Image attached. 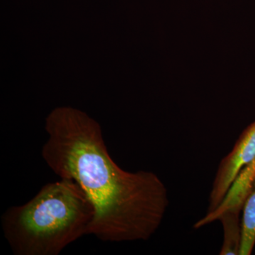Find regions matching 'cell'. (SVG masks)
Wrapping results in <instances>:
<instances>
[{"label": "cell", "mask_w": 255, "mask_h": 255, "mask_svg": "<svg viewBox=\"0 0 255 255\" xmlns=\"http://www.w3.org/2000/svg\"><path fill=\"white\" fill-rule=\"evenodd\" d=\"M94 209L82 188L61 178L41 188L31 200L2 216L4 237L16 255H58L85 235Z\"/></svg>", "instance_id": "cell-2"}, {"label": "cell", "mask_w": 255, "mask_h": 255, "mask_svg": "<svg viewBox=\"0 0 255 255\" xmlns=\"http://www.w3.org/2000/svg\"><path fill=\"white\" fill-rule=\"evenodd\" d=\"M241 211L243 209H228L219 216L222 223L223 242L221 255H240L242 241Z\"/></svg>", "instance_id": "cell-5"}, {"label": "cell", "mask_w": 255, "mask_h": 255, "mask_svg": "<svg viewBox=\"0 0 255 255\" xmlns=\"http://www.w3.org/2000/svg\"><path fill=\"white\" fill-rule=\"evenodd\" d=\"M255 245V177L243 207L240 255H251Z\"/></svg>", "instance_id": "cell-6"}, {"label": "cell", "mask_w": 255, "mask_h": 255, "mask_svg": "<svg viewBox=\"0 0 255 255\" xmlns=\"http://www.w3.org/2000/svg\"><path fill=\"white\" fill-rule=\"evenodd\" d=\"M42 157L60 178L75 181L94 209L89 235L101 241H147L169 206L168 191L157 174L127 172L112 158L98 122L69 107L52 111Z\"/></svg>", "instance_id": "cell-1"}, {"label": "cell", "mask_w": 255, "mask_h": 255, "mask_svg": "<svg viewBox=\"0 0 255 255\" xmlns=\"http://www.w3.org/2000/svg\"><path fill=\"white\" fill-rule=\"evenodd\" d=\"M255 158V122L241 134L233 150L220 162L209 197L207 213L222 203L242 169Z\"/></svg>", "instance_id": "cell-3"}, {"label": "cell", "mask_w": 255, "mask_h": 255, "mask_svg": "<svg viewBox=\"0 0 255 255\" xmlns=\"http://www.w3.org/2000/svg\"><path fill=\"white\" fill-rule=\"evenodd\" d=\"M255 177V158L242 169L222 203L212 212L206 213L204 217L194 223V228L199 229L218 221L219 216L228 209L236 208L243 209V204L251 189Z\"/></svg>", "instance_id": "cell-4"}]
</instances>
